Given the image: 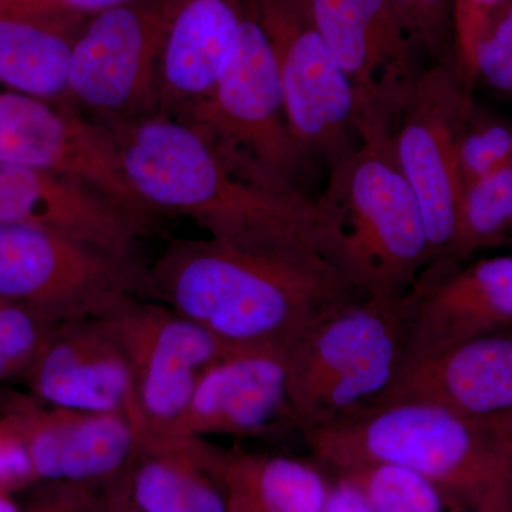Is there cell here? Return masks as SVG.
Masks as SVG:
<instances>
[{"mask_svg": "<svg viewBox=\"0 0 512 512\" xmlns=\"http://www.w3.org/2000/svg\"><path fill=\"white\" fill-rule=\"evenodd\" d=\"M363 295L311 247L249 248L212 238L167 242L144 298L164 303L231 349L289 348L313 323Z\"/></svg>", "mask_w": 512, "mask_h": 512, "instance_id": "6da1fadb", "label": "cell"}, {"mask_svg": "<svg viewBox=\"0 0 512 512\" xmlns=\"http://www.w3.org/2000/svg\"><path fill=\"white\" fill-rule=\"evenodd\" d=\"M101 126L154 218L180 215L208 238L239 247H311L325 254L315 198L242 180L183 121L154 114Z\"/></svg>", "mask_w": 512, "mask_h": 512, "instance_id": "7a4b0ae2", "label": "cell"}, {"mask_svg": "<svg viewBox=\"0 0 512 512\" xmlns=\"http://www.w3.org/2000/svg\"><path fill=\"white\" fill-rule=\"evenodd\" d=\"M335 473L366 464L410 468L457 512H512V421L458 416L433 404L367 407L305 431Z\"/></svg>", "mask_w": 512, "mask_h": 512, "instance_id": "3957f363", "label": "cell"}, {"mask_svg": "<svg viewBox=\"0 0 512 512\" xmlns=\"http://www.w3.org/2000/svg\"><path fill=\"white\" fill-rule=\"evenodd\" d=\"M315 204L323 252L366 295L403 299L429 266L426 225L392 137L362 140Z\"/></svg>", "mask_w": 512, "mask_h": 512, "instance_id": "277c9868", "label": "cell"}, {"mask_svg": "<svg viewBox=\"0 0 512 512\" xmlns=\"http://www.w3.org/2000/svg\"><path fill=\"white\" fill-rule=\"evenodd\" d=\"M403 299L356 296L326 313L286 352V390L301 433L372 406L407 356Z\"/></svg>", "mask_w": 512, "mask_h": 512, "instance_id": "5b68a950", "label": "cell"}, {"mask_svg": "<svg viewBox=\"0 0 512 512\" xmlns=\"http://www.w3.org/2000/svg\"><path fill=\"white\" fill-rule=\"evenodd\" d=\"M173 119L192 128L242 180L308 195L313 163L293 137L271 46L248 8L211 92Z\"/></svg>", "mask_w": 512, "mask_h": 512, "instance_id": "8992f818", "label": "cell"}, {"mask_svg": "<svg viewBox=\"0 0 512 512\" xmlns=\"http://www.w3.org/2000/svg\"><path fill=\"white\" fill-rule=\"evenodd\" d=\"M264 30L289 127L313 164L330 170L362 144L352 87L313 20L309 0H245Z\"/></svg>", "mask_w": 512, "mask_h": 512, "instance_id": "52a82bcc", "label": "cell"}, {"mask_svg": "<svg viewBox=\"0 0 512 512\" xmlns=\"http://www.w3.org/2000/svg\"><path fill=\"white\" fill-rule=\"evenodd\" d=\"M178 0H130L74 39L63 106L97 124L157 114L158 72Z\"/></svg>", "mask_w": 512, "mask_h": 512, "instance_id": "ba28073f", "label": "cell"}, {"mask_svg": "<svg viewBox=\"0 0 512 512\" xmlns=\"http://www.w3.org/2000/svg\"><path fill=\"white\" fill-rule=\"evenodd\" d=\"M147 266L40 229L0 225V299L59 325L144 296Z\"/></svg>", "mask_w": 512, "mask_h": 512, "instance_id": "9c48e42d", "label": "cell"}, {"mask_svg": "<svg viewBox=\"0 0 512 512\" xmlns=\"http://www.w3.org/2000/svg\"><path fill=\"white\" fill-rule=\"evenodd\" d=\"M473 90L456 67L430 64L394 123V156L419 201L429 238L427 268L454 265L464 190L458 143Z\"/></svg>", "mask_w": 512, "mask_h": 512, "instance_id": "30bf717a", "label": "cell"}, {"mask_svg": "<svg viewBox=\"0 0 512 512\" xmlns=\"http://www.w3.org/2000/svg\"><path fill=\"white\" fill-rule=\"evenodd\" d=\"M320 35L352 87L360 137H392L429 60L390 0H309Z\"/></svg>", "mask_w": 512, "mask_h": 512, "instance_id": "8fae6325", "label": "cell"}, {"mask_svg": "<svg viewBox=\"0 0 512 512\" xmlns=\"http://www.w3.org/2000/svg\"><path fill=\"white\" fill-rule=\"evenodd\" d=\"M104 322L126 357L137 434L178 436L198 376L231 348L164 303L133 296Z\"/></svg>", "mask_w": 512, "mask_h": 512, "instance_id": "7c38bea8", "label": "cell"}, {"mask_svg": "<svg viewBox=\"0 0 512 512\" xmlns=\"http://www.w3.org/2000/svg\"><path fill=\"white\" fill-rule=\"evenodd\" d=\"M0 163L62 175L156 225L107 128L67 107L0 90Z\"/></svg>", "mask_w": 512, "mask_h": 512, "instance_id": "4fadbf2b", "label": "cell"}, {"mask_svg": "<svg viewBox=\"0 0 512 512\" xmlns=\"http://www.w3.org/2000/svg\"><path fill=\"white\" fill-rule=\"evenodd\" d=\"M407 356L512 328V255L427 268L403 298Z\"/></svg>", "mask_w": 512, "mask_h": 512, "instance_id": "5bb4252c", "label": "cell"}, {"mask_svg": "<svg viewBox=\"0 0 512 512\" xmlns=\"http://www.w3.org/2000/svg\"><path fill=\"white\" fill-rule=\"evenodd\" d=\"M0 225L40 229L138 259V242L156 225L62 175L0 163Z\"/></svg>", "mask_w": 512, "mask_h": 512, "instance_id": "9a60e30c", "label": "cell"}, {"mask_svg": "<svg viewBox=\"0 0 512 512\" xmlns=\"http://www.w3.org/2000/svg\"><path fill=\"white\" fill-rule=\"evenodd\" d=\"M25 379L39 402L83 412L123 414L136 427L130 369L104 319H74L56 325Z\"/></svg>", "mask_w": 512, "mask_h": 512, "instance_id": "2e32d148", "label": "cell"}, {"mask_svg": "<svg viewBox=\"0 0 512 512\" xmlns=\"http://www.w3.org/2000/svg\"><path fill=\"white\" fill-rule=\"evenodd\" d=\"M403 402L433 404L473 419L512 421V333H493L404 360L369 407Z\"/></svg>", "mask_w": 512, "mask_h": 512, "instance_id": "e0dca14e", "label": "cell"}, {"mask_svg": "<svg viewBox=\"0 0 512 512\" xmlns=\"http://www.w3.org/2000/svg\"><path fill=\"white\" fill-rule=\"evenodd\" d=\"M293 426L286 390V352L231 349L202 370L178 436L255 437Z\"/></svg>", "mask_w": 512, "mask_h": 512, "instance_id": "ac0fdd59", "label": "cell"}, {"mask_svg": "<svg viewBox=\"0 0 512 512\" xmlns=\"http://www.w3.org/2000/svg\"><path fill=\"white\" fill-rule=\"evenodd\" d=\"M25 429L37 478L90 487L119 478L136 456V427L117 413L63 409L9 397Z\"/></svg>", "mask_w": 512, "mask_h": 512, "instance_id": "d6986e66", "label": "cell"}, {"mask_svg": "<svg viewBox=\"0 0 512 512\" xmlns=\"http://www.w3.org/2000/svg\"><path fill=\"white\" fill-rule=\"evenodd\" d=\"M245 16V0H178L161 53L157 114L178 117L211 92Z\"/></svg>", "mask_w": 512, "mask_h": 512, "instance_id": "ffe728a7", "label": "cell"}, {"mask_svg": "<svg viewBox=\"0 0 512 512\" xmlns=\"http://www.w3.org/2000/svg\"><path fill=\"white\" fill-rule=\"evenodd\" d=\"M136 456L117 498L140 512H227L212 466V444L200 437L137 434Z\"/></svg>", "mask_w": 512, "mask_h": 512, "instance_id": "44dd1931", "label": "cell"}, {"mask_svg": "<svg viewBox=\"0 0 512 512\" xmlns=\"http://www.w3.org/2000/svg\"><path fill=\"white\" fill-rule=\"evenodd\" d=\"M227 512H320L332 484L311 463L212 446Z\"/></svg>", "mask_w": 512, "mask_h": 512, "instance_id": "7402d4cb", "label": "cell"}, {"mask_svg": "<svg viewBox=\"0 0 512 512\" xmlns=\"http://www.w3.org/2000/svg\"><path fill=\"white\" fill-rule=\"evenodd\" d=\"M77 33L0 8V90L63 106Z\"/></svg>", "mask_w": 512, "mask_h": 512, "instance_id": "603a6c76", "label": "cell"}, {"mask_svg": "<svg viewBox=\"0 0 512 512\" xmlns=\"http://www.w3.org/2000/svg\"><path fill=\"white\" fill-rule=\"evenodd\" d=\"M504 245H512V163L464 187L454 265L478 251Z\"/></svg>", "mask_w": 512, "mask_h": 512, "instance_id": "cb8c5ba5", "label": "cell"}, {"mask_svg": "<svg viewBox=\"0 0 512 512\" xmlns=\"http://www.w3.org/2000/svg\"><path fill=\"white\" fill-rule=\"evenodd\" d=\"M336 474L359 491L373 512H443L446 507L433 484L407 467L375 463Z\"/></svg>", "mask_w": 512, "mask_h": 512, "instance_id": "d4e9b609", "label": "cell"}, {"mask_svg": "<svg viewBox=\"0 0 512 512\" xmlns=\"http://www.w3.org/2000/svg\"><path fill=\"white\" fill-rule=\"evenodd\" d=\"M512 163V117L471 103L458 143L463 187Z\"/></svg>", "mask_w": 512, "mask_h": 512, "instance_id": "484cf974", "label": "cell"}, {"mask_svg": "<svg viewBox=\"0 0 512 512\" xmlns=\"http://www.w3.org/2000/svg\"><path fill=\"white\" fill-rule=\"evenodd\" d=\"M404 29L430 64L456 67L453 0H390Z\"/></svg>", "mask_w": 512, "mask_h": 512, "instance_id": "4316f807", "label": "cell"}, {"mask_svg": "<svg viewBox=\"0 0 512 512\" xmlns=\"http://www.w3.org/2000/svg\"><path fill=\"white\" fill-rule=\"evenodd\" d=\"M474 86L481 83L512 101V2L485 29L474 53Z\"/></svg>", "mask_w": 512, "mask_h": 512, "instance_id": "83f0119b", "label": "cell"}, {"mask_svg": "<svg viewBox=\"0 0 512 512\" xmlns=\"http://www.w3.org/2000/svg\"><path fill=\"white\" fill-rule=\"evenodd\" d=\"M512 0H453L454 36L461 76L474 89L473 63L485 29Z\"/></svg>", "mask_w": 512, "mask_h": 512, "instance_id": "f1b7e54d", "label": "cell"}, {"mask_svg": "<svg viewBox=\"0 0 512 512\" xmlns=\"http://www.w3.org/2000/svg\"><path fill=\"white\" fill-rule=\"evenodd\" d=\"M130 0H0V8L79 32L94 16Z\"/></svg>", "mask_w": 512, "mask_h": 512, "instance_id": "f546056e", "label": "cell"}, {"mask_svg": "<svg viewBox=\"0 0 512 512\" xmlns=\"http://www.w3.org/2000/svg\"><path fill=\"white\" fill-rule=\"evenodd\" d=\"M37 478L22 420L9 400L0 410V491Z\"/></svg>", "mask_w": 512, "mask_h": 512, "instance_id": "4dcf8cb0", "label": "cell"}, {"mask_svg": "<svg viewBox=\"0 0 512 512\" xmlns=\"http://www.w3.org/2000/svg\"><path fill=\"white\" fill-rule=\"evenodd\" d=\"M320 512H373L355 487L339 480L330 487L328 498Z\"/></svg>", "mask_w": 512, "mask_h": 512, "instance_id": "1f68e13d", "label": "cell"}, {"mask_svg": "<svg viewBox=\"0 0 512 512\" xmlns=\"http://www.w3.org/2000/svg\"><path fill=\"white\" fill-rule=\"evenodd\" d=\"M74 487H76V495H74V497L69 498V500H67L66 503H63V505H60V507L53 508V510H46L43 512H74L77 500H79L80 488H82L77 487V485H74Z\"/></svg>", "mask_w": 512, "mask_h": 512, "instance_id": "d6a6232c", "label": "cell"}, {"mask_svg": "<svg viewBox=\"0 0 512 512\" xmlns=\"http://www.w3.org/2000/svg\"><path fill=\"white\" fill-rule=\"evenodd\" d=\"M107 512H140L131 508L130 505L121 501L120 498L114 497L111 498V503L109 504V508H107Z\"/></svg>", "mask_w": 512, "mask_h": 512, "instance_id": "836d02e7", "label": "cell"}, {"mask_svg": "<svg viewBox=\"0 0 512 512\" xmlns=\"http://www.w3.org/2000/svg\"><path fill=\"white\" fill-rule=\"evenodd\" d=\"M0 512H20L19 508L2 491H0Z\"/></svg>", "mask_w": 512, "mask_h": 512, "instance_id": "e575fe53", "label": "cell"}, {"mask_svg": "<svg viewBox=\"0 0 512 512\" xmlns=\"http://www.w3.org/2000/svg\"><path fill=\"white\" fill-rule=\"evenodd\" d=\"M9 379H12V376H10V372L8 366H6L5 360H3L2 356H0V383Z\"/></svg>", "mask_w": 512, "mask_h": 512, "instance_id": "d590c367", "label": "cell"}, {"mask_svg": "<svg viewBox=\"0 0 512 512\" xmlns=\"http://www.w3.org/2000/svg\"><path fill=\"white\" fill-rule=\"evenodd\" d=\"M511 330H512V328H511Z\"/></svg>", "mask_w": 512, "mask_h": 512, "instance_id": "8d00e7d4", "label": "cell"}]
</instances>
